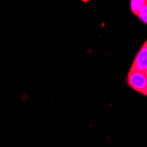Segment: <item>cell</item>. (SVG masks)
Wrapping results in <instances>:
<instances>
[{
  "instance_id": "obj_1",
  "label": "cell",
  "mask_w": 147,
  "mask_h": 147,
  "mask_svg": "<svg viewBox=\"0 0 147 147\" xmlns=\"http://www.w3.org/2000/svg\"><path fill=\"white\" fill-rule=\"evenodd\" d=\"M127 84L133 90L145 94L147 91V77L144 72L129 70L127 76Z\"/></svg>"
},
{
  "instance_id": "obj_2",
  "label": "cell",
  "mask_w": 147,
  "mask_h": 147,
  "mask_svg": "<svg viewBox=\"0 0 147 147\" xmlns=\"http://www.w3.org/2000/svg\"><path fill=\"white\" fill-rule=\"evenodd\" d=\"M130 70L145 72L147 70V41L138 50L135 59L132 63Z\"/></svg>"
},
{
  "instance_id": "obj_3",
  "label": "cell",
  "mask_w": 147,
  "mask_h": 147,
  "mask_svg": "<svg viewBox=\"0 0 147 147\" xmlns=\"http://www.w3.org/2000/svg\"><path fill=\"white\" fill-rule=\"evenodd\" d=\"M145 2V0H132L130 2V10L133 14L138 17Z\"/></svg>"
},
{
  "instance_id": "obj_4",
  "label": "cell",
  "mask_w": 147,
  "mask_h": 147,
  "mask_svg": "<svg viewBox=\"0 0 147 147\" xmlns=\"http://www.w3.org/2000/svg\"><path fill=\"white\" fill-rule=\"evenodd\" d=\"M140 20H142L144 24L147 25V1L145 2L144 5L143 6V8L141 9L140 12H139V14L138 16Z\"/></svg>"
},
{
  "instance_id": "obj_5",
  "label": "cell",
  "mask_w": 147,
  "mask_h": 147,
  "mask_svg": "<svg viewBox=\"0 0 147 147\" xmlns=\"http://www.w3.org/2000/svg\"><path fill=\"white\" fill-rule=\"evenodd\" d=\"M144 73H145V75H146V77H147V70H146V71H145Z\"/></svg>"
},
{
  "instance_id": "obj_6",
  "label": "cell",
  "mask_w": 147,
  "mask_h": 147,
  "mask_svg": "<svg viewBox=\"0 0 147 147\" xmlns=\"http://www.w3.org/2000/svg\"><path fill=\"white\" fill-rule=\"evenodd\" d=\"M144 95H146V96H147V91H146V92H145V94H144Z\"/></svg>"
}]
</instances>
